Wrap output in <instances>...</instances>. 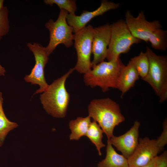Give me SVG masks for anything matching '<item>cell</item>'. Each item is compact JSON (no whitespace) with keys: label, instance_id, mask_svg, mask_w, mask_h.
<instances>
[{"label":"cell","instance_id":"obj_1","mask_svg":"<svg viewBox=\"0 0 167 167\" xmlns=\"http://www.w3.org/2000/svg\"><path fill=\"white\" fill-rule=\"evenodd\" d=\"M75 70L71 68L60 78L54 80L40 95V100L43 108L54 118H62L66 114L70 101V95L65 87L67 79Z\"/></svg>","mask_w":167,"mask_h":167},{"label":"cell","instance_id":"obj_2","mask_svg":"<svg viewBox=\"0 0 167 167\" xmlns=\"http://www.w3.org/2000/svg\"><path fill=\"white\" fill-rule=\"evenodd\" d=\"M88 110V115L99 125L108 139L113 135L115 127L125 120L118 104L109 98L93 100Z\"/></svg>","mask_w":167,"mask_h":167},{"label":"cell","instance_id":"obj_3","mask_svg":"<svg viewBox=\"0 0 167 167\" xmlns=\"http://www.w3.org/2000/svg\"><path fill=\"white\" fill-rule=\"evenodd\" d=\"M124 65L120 57L115 60L103 61L84 74V82L92 88L99 87L103 92L110 88L117 89L118 75Z\"/></svg>","mask_w":167,"mask_h":167},{"label":"cell","instance_id":"obj_4","mask_svg":"<svg viewBox=\"0 0 167 167\" xmlns=\"http://www.w3.org/2000/svg\"><path fill=\"white\" fill-rule=\"evenodd\" d=\"M145 53L149 62V69L146 76L142 79L149 84L159 97V102L167 99V58L158 55L149 47Z\"/></svg>","mask_w":167,"mask_h":167},{"label":"cell","instance_id":"obj_5","mask_svg":"<svg viewBox=\"0 0 167 167\" xmlns=\"http://www.w3.org/2000/svg\"><path fill=\"white\" fill-rule=\"evenodd\" d=\"M110 27V39L106 57L108 61L117 60L121 54L127 53L133 45L141 41L132 36L124 20H119Z\"/></svg>","mask_w":167,"mask_h":167},{"label":"cell","instance_id":"obj_6","mask_svg":"<svg viewBox=\"0 0 167 167\" xmlns=\"http://www.w3.org/2000/svg\"><path fill=\"white\" fill-rule=\"evenodd\" d=\"M68 12L61 9L57 20L50 19L45 24V27L49 30L50 37L49 43L45 47L46 53L49 56L57 46L60 44L69 48L73 44L74 34L73 28L66 21Z\"/></svg>","mask_w":167,"mask_h":167},{"label":"cell","instance_id":"obj_7","mask_svg":"<svg viewBox=\"0 0 167 167\" xmlns=\"http://www.w3.org/2000/svg\"><path fill=\"white\" fill-rule=\"evenodd\" d=\"M93 28L89 25L74 34V47L77 53V60L74 68L75 70L81 74L87 73L92 69L90 58Z\"/></svg>","mask_w":167,"mask_h":167},{"label":"cell","instance_id":"obj_8","mask_svg":"<svg viewBox=\"0 0 167 167\" xmlns=\"http://www.w3.org/2000/svg\"><path fill=\"white\" fill-rule=\"evenodd\" d=\"M27 46L34 55L35 64L30 73L24 77V80L31 84L39 86V88L34 94L42 93L49 86L44 75V68L48 62L49 56L46 53L45 47L38 43H28Z\"/></svg>","mask_w":167,"mask_h":167},{"label":"cell","instance_id":"obj_9","mask_svg":"<svg viewBox=\"0 0 167 167\" xmlns=\"http://www.w3.org/2000/svg\"><path fill=\"white\" fill-rule=\"evenodd\" d=\"M163 149L156 139H150L147 137L139 138L136 149L127 159L129 167L143 166L158 156Z\"/></svg>","mask_w":167,"mask_h":167},{"label":"cell","instance_id":"obj_10","mask_svg":"<svg viewBox=\"0 0 167 167\" xmlns=\"http://www.w3.org/2000/svg\"><path fill=\"white\" fill-rule=\"evenodd\" d=\"M125 17L126 24L132 36L146 42L148 41L150 36L154 30L162 28L158 20H147L143 11H140L138 16L135 17L130 11H127Z\"/></svg>","mask_w":167,"mask_h":167},{"label":"cell","instance_id":"obj_11","mask_svg":"<svg viewBox=\"0 0 167 167\" xmlns=\"http://www.w3.org/2000/svg\"><path fill=\"white\" fill-rule=\"evenodd\" d=\"M111 36L110 25L108 24L93 28L91 62L93 67L104 61L106 58Z\"/></svg>","mask_w":167,"mask_h":167},{"label":"cell","instance_id":"obj_12","mask_svg":"<svg viewBox=\"0 0 167 167\" xmlns=\"http://www.w3.org/2000/svg\"><path fill=\"white\" fill-rule=\"evenodd\" d=\"M119 6V3L107 0H102L99 7L93 11H84L79 16L75 14H68L66 21L67 24L72 27L73 32L75 33L86 27V25L94 17L101 15L110 10L117 9Z\"/></svg>","mask_w":167,"mask_h":167},{"label":"cell","instance_id":"obj_13","mask_svg":"<svg viewBox=\"0 0 167 167\" xmlns=\"http://www.w3.org/2000/svg\"><path fill=\"white\" fill-rule=\"evenodd\" d=\"M140 126V122L135 121L126 133L118 136L113 135L108 139L112 145L127 159L133 154L138 144Z\"/></svg>","mask_w":167,"mask_h":167},{"label":"cell","instance_id":"obj_14","mask_svg":"<svg viewBox=\"0 0 167 167\" xmlns=\"http://www.w3.org/2000/svg\"><path fill=\"white\" fill-rule=\"evenodd\" d=\"M139 77L131 60L126 66L124 64L122 66L118 75L117 85V89L121 92V97L133 87Z\"/></svg>","mask_w":167,"mask_h":167},{"label":"cell","instance_id":"obj_15","mask_svg":"<svg viewBox=\"0 0 167 167\" xmlns=\"http://www.w3.org/2000/svg\"><path fill=\"white\" fill-rule=\"evenodd\" d=\"M97 167H129V166L127 159L118 154L108 139L105 157L98 163Z\"/></svg>","mask_w":167,"mask_h":167},{"label":"cell","instance_id":"obj_16","mask_svg":"<svg viewBox=\"0 0 167 167\" xmlns=\"http://www.w3.org/2000/svg\"><path fill=\"white\" fill-rule=\"evenodd\" d=\"M91 118L88 115L84 118L79 117L70 121L69 126L71 132L70 140H78L82 136H86L91 122Z\"/></svg>","mask_w":167,"mask_h":167},{"label":"cell","instance_id":"obj_17","mask_svg":"<svg viewBox=\"0 0 167 167\" xmlns=\"http://www.w3.org/2000/svg\"><path fill=\"white\" fill-rule=\"evenodd\" d=\"M104 132L99 125L95 121L91 122L87 131L86 136L96 147L100 156L102 155L101 149L105 147L102 139Z\"/></svg>","mask_w":167,"mask_h":167},{"label":"cell","instance_id":"obj_18","mask_svg":"<svg viewBox=\"0 0 167 167\" xmlns=\"http://www.w3.org/2000/svg\"><path fill=\"white\" fill-rule=\"evenodd\" d=\"M3 99L0 92V147L2 146L9 132L18 126V124L9 120L6 117L3 108Z\"/></svg>","mask_w":167,"mask_h":167},{"label":"cell","instance_id":"obj_19","mask_svg":"<svg viewBox=\"0 0 167 167\" xmlns=\"http://www.w3.org/2000/svg\"><path fill=\"white\" fill-rule=\"evenodd\" d=\"M148 41L154 49L165 50L167 49V31L161 28L156 29L150 36Z\"/></svg>","mask_w":167,"mask_h":167},{"label":"cell","instance_id":"obj_20","mask_svg":"<svg viewBox=\"0 0 167 167\" xmlns=\"http://www.w3.org/2000/svg\"><path fill=\"white\" fill-rule=\"evenodd\" d=\"M130 60L135 66L139 76L142 79L145 78L149 69V62L145 52H141L138 56L131 58Z\"/></svg>","mask_w":167,"mask_h":167},{"label":"cell","instance_id":"obj_21","mask_svg":"<svg viewBox=\"0 0 167 167\" xmlns=\"http://www.w3.org/2000/svg\"><path fill=\"white\" fill-rule=\"evenodd\" d=\"M44 3L46 4L52 6L56 4L60 10L66 11L70 14H75L77 10L75 1L73 0H45Z\"/></svg>","mask_w":167,"mask_h":167},{"label":"cell","instance_id":"obj_22","mask_svg":"<svg viewBox=\"0 0 167 167\" xmlns=\"http://www.w3.org/2000/svg\"><path fill=\"white\" fill-rule=\"evenodd\" d=\"M9 11L7 7L4 6L0 11V38L7 35L9 32L10 24Z\"/></svg>","mask_w":167,"mask_h":167},{"label":"cell","instance_id":"obj_23","mask_svg":"<svg viewBox=\"0 0 167 167\" xmlns=\"http://www.w3.org/2000/svg\"><path fill=\"white\" fill-rule=\"evenodd\" d=\"M163 148L167 143V120L166 118L163 123V131L161 135L156 139Z\"/></svg>","mask_w":167,"mask_h":167},{"label":"cell","instance_id":"obj_24","mask_svg":"<svg viewBox=\"0 0 167 167\" xmlns=\"http://www.w3.org/2000/svg\"><path fill=\"white\" fill-rule=\"evenodd\" d=\"M156 167H167V151H165L156 157Z\"/></svg>","mask_w":167,"mask_h":167},{"label":"cell","instance_id":"obj_25","mask_svg":"<svg viewBox=\"0 0 167 167\" xmlns=\"http://www.w3.org/2000/svg\"><path fill=\"white\" fill-rule=\"evenodd\" d=\"M157 156L154 158L148 164L141 167H156V161Z\"/></svg>","mask_w":167,"mask_h":167},{"label":"cell","instance_id":"obj_26","mask_svg":"<svg viewBox=\"0 0 167 167\" xmlns=\"http://www.w3.org/2000/svg\"><path fill=\"white\" fill-rule=\"evenodd\" d=\"M2 38H0V41ZM6 70L5 68L2 66L0 64V76L5 75Z\"/></svg>","mask_w":167,"mask_h":167},{"label":"cell","instance_id":"obj_27","mask_svg":"<svg viewBox=\"0 0 167 167\" xmlns=\"http://www.w3.org/2000/svg\"><path fill=\"white\" fill-rule=\"evenodd\" d=\"M4 0H0V11L3 7Z\"/></svg>","mask_w":167,"mask_h":167}]
</instances>
